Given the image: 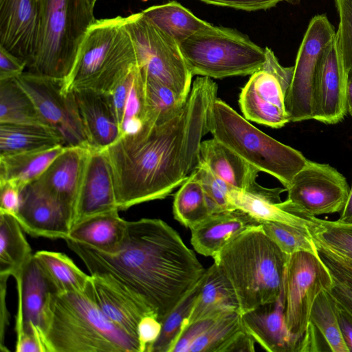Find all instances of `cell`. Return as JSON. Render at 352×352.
<instances>
[{
    "mask_svg": "<svg viewBox=\"0 0 352 352\" xmlns=\"http://www.w3.org/2000/svg\"><path fill=\"white\" fill-rule=\"evenodd\" d=\"M217 89L211 78L197 77L177 116L162 124L146 123L103 150L111 167L119 210L164 199L198 167Z\"/></svg>",
    "mask_w": 352,
    "mask_h": 352,
    "instance_id": "1",
    "label": "cell"
},
{
    "mask_svg": "<svg viewBox=\"0 0 352 352\" xmlns=\"http://www.w3.org/2000/svg\"><path fill=\"white\" fill-rule=\"evenodd\" d=\"M65 241L90 275L129 292L160 322L206 271L179 233L159 219L128 221L122 243L111 253L69 239Z\"/></svg>",
    "mask_w": 352,
    "mask_h": 352,
    "instance_id": "2",
    "label": "cell"
},
{
    "mask_svg": "<svg viewBox=\"0 0 352 352\" xmlns=\"http://www.w3.org/2000/svg\"><path fill=\"white\" fill-rule=\"evenodd\" d=\"M289 256L260 224L233 238L212 258L234 289L243 314L280 296Z\"/></svg>",
    "mask_w": 352,
    "mask_h": 352,
    "instance_id": "3",
    "label": "cell"
},
{
    "mask_svg": "<svg viewBox=\"0 0 352 352\" xmlns=\"http://www.w3.org/2000/svg\"><path fill=\"white\" fill-rule=\"evenodd\" d=\"M43 335L45 352H140L138 340L108 320L85 292L50 294Z\"/></svg>",
    "mask_w": 352,
    "mask_h": 352,
    "instance_id": "4",
    "label": "cell"
},
{
    "mask_svg": "<svg viewBox=\"0 0 352 352\" xmlns=\"http://www.w3.org/2000/svg\"><path fill=\"white\" fill-rule=\"evenodd\" d=\"M136 65V50L126 16L96 19L63 80L64 88L67 91L91 89L109 94Z\"/></svg>",
    "mask_w": 352,
    "mask_h": 352,
    "instance_id": "5",
    "label": "cell"
},
{
    "mask_svg": "<svg viewBox=\"0 0 352 352\" xmlns=\"http://www.w3.org/2000/svg\"><path fill=\"white\" fill-rule=\"evenodd\" d=\"M212 138L250 165L276 177L286 189L307 160L300 151L262 132L217 98L209 114Z\"/></svg>",
    "mask_w": 352,
    "mask_h": 352,
    "instance_id": "6",
    "label": "cell"
},
{
    "mask_svg": "<svg viewBox=\"0 0 352 352\" xmlns=\"http://www.w3.org/2000/svg\"><path fill=\"white\" fill-rule=\"evenodd\" d=\"M95 20L89 0H43L38 46L25 72L65 80L88 28Z\"/></svg>",
    "mask_w": 352,
    "mask_h": 352,
    "instance_id": "7",
    "label": "cell"
},
{
    "mask_svg": "<svg viewBox=\"0 0 352 352\" xmlns=\"http://www.w3.org/2000/svg\"><path fill=\"white\" fill-rule=\"evenodd\" d=\"M179 46L192 76L210 78L251 75L266 59L265 49L245 35L214 25L190 36Z\"/></svg>",
    "mask_w": 352,
    "mask_h": 352,
    "instance_id": "8",
    "label": "cell"
},
{
    "mask_svg": "<svg viewBox=\"0 0 352 352\" xmlns=\"http://www.w3.org/2000/svg\"><path fill=\"white\" fill-rule=\"evenodd\" d=\"M126 22L135 44L138 65L145 78L166 85L186 99L192 74L179 44L142 12L126 16Z\"/></svg>",
    "mask_w": 352,
    "mask_h": 352,
    "instance_id": "9",
    "label": "cell"
},
{
    "mask_svg": "<svg viewBox=\"0 0 352 352\" xmlns=\"http://www.w3.org/2000/svg\"><path fill=\"white\" fill-rule=\"evenodd\" d=\"M333 283L318 252L302 251L289 256L284 277L285 315L289 329L300 338L301 345L316 298Z\"/></svg>",
    "mask_w": 352,
    "mask_h": 352,
    "instance_id": "10",
    "label": "cell"
},
{
    "mask_svg": "<svg viewBox=\"0 0 352 352\" xmlns=\"http://www.w3.org/2000/svg\"><path fill=\"white\" fill-rule=\"evenodd\" d=\"M265 49V61L251 74L241 89L239 102L248 120L280 129L290 122L285 101L294 66L283 67L271 49Z\"/></svg>",
    "mask_w": 352,
    "mask_h": 352,
    "instance_id": "11",
    "label": "cell"
},
{
    "mask_svg": "<svg viewBox=\"0 0 352 352\" xmlns=\"http://www.w3.org/2000/svg\"><path fill=\"white\" fill-rule=\"evenodd\" d=\"M350 190L344 176L328 164L307 160L287 188L285 210L303 217L340 213Z\"/></svg>",
    "mask_w": 352,
    "mask_h": 352,
    "instance_id": "12",
    "label": "cell"
},
{
    "mask_svg": "<svg viewBox=\"0 0 352 352\" xmlns=\"http://www.w3.org/2000/svg\"><path fill=\"white\" fill-rule=\"evenodd\" d=\"M336 32L324 14L314 16L299 47L291 84L285 97L290 122L313 119L316 79L323 54Z\"/></svg>",
    "mask_w": 352,
    "mask_h": 352,
    "instance_id": "13",
    "label": "cell"
},
{
    "mask_svg": "<svg viewBox=\"0 0 352 352\" xmlns=\"http://www.w3.org/2000/svg\"><path fill=\"white\" fill-rule=\"evenodd\" d=\"M15 79L45 124L61 136L65 146L91 148L74 95L65 89L63 80L25 72Z\"/></svg>",
    "mask_w": 352,
    "mask_h": 352,
    "instance_id": "14",
    "label": "cell"
},
{
    "mask_svg": "<svg viewBox=\"0 0 352 352\" xmlns=\"http://www.w3.org/2000/svg\"><path fill=\"white\" fill-rule=\"evenodd\" d=\"M43 19V0H0V46L26 67L36 54Z\"/></svg>",
    "mask_w": 352,
    "mask_h": 352,
    "instance_id": "15",
    "label": "cell"
},
{
    "mask_svg": "<svg viewBox=\"0 0 352 352\" xmlns=\"http://www.w3.org/2000/svg\"><path fill=\"white\" fill-rule=\"evenodd\" d=\"M346 69L336 35L327 47L318 71L313 119L326 124L341 122L347 113Z\"/></svg>",
    "mask_w": 352,
    "mask_h": 352,
    "instance_id": "16",
    "label": "cell"
},
{
    "mask_svg": "<svg viewBox=\"0 0 352 352\" xmlns=\"http://www.w3.org/2000/svg\"><path fill=\"white\" fill-rule=\"evenodd\" d=\"M15 217L23 230L34 236L66 239L72 226L68 211L32 183L22 190Z\"/></svg>",
    "mask_w": 352,
    "mask_h": 352,
    "instance_id": "17",
    "label": "cell"
},
{
    "mask_svg": "<svg viewBox=\"0 0 352 352\" xmlns=\"http://www.w3.org/2000/svg\"><path fill=\"white\" fill-rule=\"evenodd\" d=\"M114 210L119 209L111 165L104 151L91 149L79 190L72 226L92 216Z\"/></svg>",
    "mask_w": 352,
    "mask_h": 352,
    "instance_id": "18",
    "label": "cell"
},
{
    "mask_svg": "<svg viewBox=\"0 0 352 352\" xmlns=\"http://www.w3.org/2000/svg\"><path fill=\"white\" fill-rule=\"evenodd\" d=\"M91 150L80 146L67 147L45 171L32 182L37 188L59 202L72 217V222Z\"/></svg>",
    "mask_w": 352,
    "mask_h": 352,
    "instance_id": "19",
    "label": "cell"
},
{
    "mask_svg": "<svg viewBox=\"0 0 352 352\" xmlns=\"http://www.w3.org/2000/svg\"><path fill=\"white\" fill-rule=\"evenodd\" d=\"M201 162L232 188L264 197H280L285 188H268L256 179L259 172L231 149L212 138L201 142Z\"/></svg>",
    "mask_w": 352,
    "mask_h": 352,
    "instance_id": "20",
    "label": "cell"
},
{
    "mask_svg": "<svg viewBox=\"0 0 352 352\" xmlns=\"http://www.w3.org/2000/svg\"><path fill=\"white\" fill-rule=\"evenodd\" d=\"M16 280L18 291L16 334L27 332L35 335L45 345L43 322L49 295L55 292L34 255Z\"/></svg>",
    "mask_w": 352,
    "mask_h": 352,
    "instance_id": "21",
    "label": "cell"
},
{
    "mask_svg": "<svg viewBox=\"0 0 352 352\" xmlns=\"http://www.w3.org/2000/svg\"><path fill=\"white\" fill-rule=\"evenodd\" d=\"M243 325L256 342L269 352H300L301 340L288 328L284 290L276 300L241 314Z\"/></svg>",
    "mask_w": 352,
    "mask_h": 352,
    "instance_id": "22",
    "label": "cell"
},
{
    "mask_svg": "<svg viewBox=\"0 0 352 352\" xmlns=\"http://www.w3.org/2000/svg\"><path fill=\"white\" fill-rule=\"evenodd\" d=\"M85 292L108 320L138 342L139 322L144 316L153 314L148 307L113 282L99 276L91 275Z\"/></svg>",
    "mask_w": 352,
    "mask_h": 352,
    "instance_id": "23",
    "label": "cell"
},
{
    "mask_svg": "<svg viewBox=\"0 0 352 352\" xmlns=\"http://www.w3.org/2000/svg\"><path fill=\"white\" fill-rule=\"evenodd\" d=\"M72 92L91 148L104 150L120 136L109 94L91 89Z\"/></svg>",
    "mask_w": 352,
    "mask_h": 352,
    "instance_id": "24",
    "label": "cell"
},
{
    "mask_svg": "<svg viewBox=\"0 0 352 352\" xmlns=\"http://www.w3.org/2000/svg\"><path fill=\"white\" fill-rule=\"evenodd\" d=\"M261 223L239 210L213 213L191 230V244L197 252L214 256L233 238Z\"/></svg>",
    "mask_w": 352,
    "mask_h": 352,
    "instance_id": "25",
    "label": "cell"
},
{
    "mask_svg": "<svg viewBox=\"0 0 352 352\" xmlns=\"http://www.w3.org/2000/svg\"><path fill=\"white\" fill-rule=\"evenodd\" d=\"M234 311H239L234 290L226 277L213 263L206 269L200 292L182 328L201 319Z\"/></svg>",
    "mask_w": 352,
    "mask_h": 352,
    "instance_id": "26",
    "label": "cell"
},
{
    "mask_svg": "<svg viewBox=\"0 0 352 352\" xmlns=\"http://www.w3.org/2000/svg\"><path fill=\"white\" fill-rule=\"evenodd\" d=\"M127 225L128 221L119 216L118 210H114L92 216L74 225L67 239L111 253L122 243Z\"/></svg>",
    "mask_w": 352,
    "mask_h": 352,
    "instance_id": "27",
    "label": "cell"
},
{
    "mask_svg": "<svg viewBox=\"0 0 352 352\" xmlns=\"http://www.w3.org/2000/svg\"><path fill=\"white\" fill-rule=\"evenodd\" d=\"M228 199L233 210H241L260 223L278 222L301 229H308L315 223L311 217H303L283 208L280 197L260 196L231 187Z\"/></svg>",
    "mask_w": 352,
    "mask_h": 352,
    "instance_id": "28",
    "label": "cell"
},
{
    "mask_svg": "<svg viewBox=\"0 0 352 352\" xmlns=\"http://www.w3.org/2000/svg\"><path fill=\"white\" fill-rule=\"evenodd\" d=\"M67 146L0 155V184L9 183L21 191L36 180Z\"/></svg>",
    "mask_w": 352,
    "mask_h": 352,
    "instance_id": "29",
    "label": "cell"
},
{
    "mask_svg": "<svg viewBox=\"0 0 352 352\" xmlns=\"http://www.w3.org/2000/svg\"><path fill=\"white\" fill-rule=\"evenodd\" d=\"M59 145L65 146L61 136L48 126L0 123V155L41 151Z\"/></svg>",
    "mask_w": 352,
    "mask_h": 352,
    "instance_id": "30",
    "label": "cell"
},
{
    "mask_svg": "<svg viewBox=\"0 0 352 352\" xmlns=\"http://www.w3.org/2000/svg\"><path fill=\"white\" fill-rule=\"evenodd\" d=\"M15 216L0 213V275L16 279L34 254Z\"/></svg>",
    "mask_w": 352,
    "mask_h": 352,
    "instance_id": "31",
    "label": "cell"
},
{
    "mask_svg": "<svg viewBox=\"0 0 352 352\" xmlns=\"http://www.w3.org/2000/svg\"><path fill=\"white\" fill-rule=\"evenodd\" d=\"M142 12L178 44L190 36L213 26L175 1L149 7Z\"/></svg>",
    "mask_w": 352,
    "mask_h": 352,
    "instance_id": "32",
    "label": "cell"
},
{
    "mask_svg": "<svg viewBox=\"0 0 352 352\" xmlns=\"http://www.w3.org/2000/svg\"><path fill=\"white\" fill-rule=\"evenodd\" d=\"M34 256L41 266L54 292L58 294L85 292L91 280L67 255L41 250Z\"/></svg>",
    "mask_w": 352,
    "mask_h": 352,
    "instance_id": "33",
    "label": "cell"
},
{
    "mask_svg": "<svg viewBox=\"0 0 352 352\" xmlns=\"http://www.w3.org/2000/svg\"><path fill=\"white\" fill-rule=\"evenodd\" d=\"M173 212L177 221L190 229L212 214L204 190L193 172L175 193Z\"/></svg>",
    "mask_w": 352,
    "mask_h": 352,
    "instance_id": "34",
    "label": "cell"
},
{
    "mask_svg": "<svg viewBox=\"0 0 352 352\" xmlns=\"http://www.w3.org/2000/svg\"><path fill=\"white\" fill-rule=\"evenodd\" d=\"M0 123L47 126L15 78L0 81Z\"/></svg>",
    "mask_w": 352,
    "mask_h": 352,
    "instance_id": "35",
    "label": "cell"
},
{
    "mask_svg": "<svg viewBox=\"0 0 352 352\" xmlns=\"http://www.w3.org/2000/svg\"><path fill=\"white\" fill-rule=\"evenodd\" d=\"M309 324L318 331L333 352H349L341 333L334 302L327 290L322 291L316 298L310 314Z\"/></svg>",
    "mask_w": 352,
    "mask_h": 352,
    "instance_id": "36",
    "label": "cell"
},
{
    "mask_svg": "<svg viewBox=\"0 0 352 352\" xmlns=\"http://www.w3.org/2000/svg\"><path fill=\"white\" fill-rule=\"evenodd\" d=\"M144 78L149 121L155 124H162L177 116L187 98H184L163 83L146 78L144 76Z\"/></svg>",
    "mask_w": 352,
    "mask_h": 352,
    "instance_id": "37",
    "label": "cell"
},
{
    "mask_svg": "<svg viewBox=\"0 0 352 352\" xmlns=\"http://www.w3.org/2000/svg\"><path fill=\"white\" fill-rule=\"evenodd\" d=\"M204 275L161 321L162 329L160 336L153 345L150 352L170 351L184 322L192 311L195 302L201 290Z\"/></svg>",
    "mask_w": 352,
    "mask_h": 352,
    "instance_id": "38",
    "label": "cell"
},
{
    "mask_svg": "<svg viewBox=\"0 0 352 352\" xmlns=\"http://www.w3.org/2000/svg\"><path fill=\"white\" fill-rule=\"evenodd\" d=\"M315 223L308 228L313 239L352 261V223L311 217Z\"/></svg>",
    "mask_w": 352,
    "mask_h": 352,
    "instance_id": "39",
    "label": "cell"
},
{
    "mask_svg": "<svg viewBox=\"0 0 352 352\" xmlns=\"http://www.w3.org/2000/svg\"><path fill=\"white\" fill-rule=\"evenodd\" d=\"M243 328L239 311L223 313L192 344L188 352H219L222 346Z\"/></svg>",
    "mask_w": 352,
    "mask_h": 352,
    "instance_id": "40",
    "label": "cell"
},
{
    "mask_svg": "<svg viewBox=\"0 0 352 352\" xmlns=\"http://www.w3.org/2000/svg\"><path fill=\"white\" fill-rule=\"evenodd\" d=\"M261 225L264 232L287 255L302 251L318 252L308 229L271 221H261Z\"/></svg>",
    "mask_w": 352,
    "mask_h": 352,
    "instance_id": "41",
    "label": "cell"
},
{
    "mask_svg": "<svg viewBox=\"0 0 352 352\" xmlns=\"http://www.w3.org/2000/svg\"><path fill=\"white\" fill-rule=\"evenodd\" d=\"M193 173L204 190L212 214L233 210L228 199L231 186L215 176L201 162Z\"/></svg>",
    "mask_w": 352,
    "mask_h": 352,
    "instance_id": "42",
    "label": "cell"
},
{
    "mask_svg": "<svg viewBox=\"0 0 352 352\" xmlns=\"http://www.w3.org/2000/svg\"><path fill=\"white\" fill-rule=\"evenodd\" d=\"M339 16L336 33L346 69H352V0H335Z\"/></svg>",
    "mask_w": 352,
    "mask_h": 352,
    "instance_id": "43",
    "label": "cell"
},
{
    "mask_svg": "<svg viewBox=\"0 0 352 352\" xmlns=\"http://www.w3.org/2000/svg\"><path fill=\"white\" fill-rule=\"evenodd\" d=\"M313 240L319 257L331 276L352 286V261L329 250L314 239Z\"/></svg>",
    "mask_w": 352,
    "mask_h": 352,
    "instance_id": "44",
    "label": "cell"
},
{
    "mask_svg": "<svg viewBox=\"0 0 352 352\" xmlns=\"http://www.w3.org/2000/svg\"><path fill=\"white\" fill-rule=\"evenodd\" d=\"M162 323L153 314L142 318L138 326V340L140 352H150L160 336Z\"/></svg>",
    "mask_w": 352,
    "mask_h": 352,
    "instance_id": "45",
    "label": "cell"
},
{
    "mask_svg": "<svg viewBox=\"0 0 352 352\" xmlns=\"http://www.w3.org/2000/svg\"><path fill=\"white\" fill-rule=\"evenodd\" d=\"M25 68V63L0 46V81L16 78Z\"/></svg>",
    "mask_w": 352,
    "mask_h": 352,
    "instance_id": "46",
    "label": "cell"
},
{
    "mask_svg": "<svg viewBox=\"0 0 352 352\" xmlns=\"http://www.w3.org/2000/svg\"><path fill=\"white\" fill-rule=\"evenodd\" d=\"M0 213L15 216L21 201V191L9 183L0 184Z\"/></svg>",
    "mask_w": 352,
    "mask_h": 352,
    "instance_id": "47",
    "label": "cell"
},
{
    "mask_svg": "<svg viewBox=\"0 0 352 352\" xmlns=\"http://www.w3.org/2000/svg\"><path fill=\"white\" fill-rule=\"evenodd\" d=\"M208 4L230 7L246 11L267 10L283 0H200Z\"/></svg>",
    "mask_w": 352,
    "mask_h": 352,
    "instance_id": "48",
    "label": "cell"
},
{
    "mask_svg": "<svg viewBox=\"0 0 352 352\" xmlns=\"http://www.w3.org/2000/svg\"><path fill=\"white\" fill-rule=\"evenodd\" d=\"M333 279V285L327 292L333 301L352 318V286L334 277Z\"/></svg>",
    "mask_w": 352,
    "mask_h": 352,
    "instance_id": "49",
    "label": "cell"
},
{
    "mask_svg": "<svg viewBox=\"0 0 352 352\" xmlns=\"http://www.w3.org/2000/svg\"><path fill=\"white\" fill-rule=\"evenodd\" d=\"M256 341L243 328L234 333L221 348L219 352L254 351Z\"/></svg>",
    "mask_w": 352,
    "mask_h": 352,
    "instance_id": "50",
    "label": "cell"
},
{
    "mask_svg": "<svg viewBox=\"0 0 352 352\" xmlns=\"http://www.w3.org/2000/svg\"><path fill=\"white\" fill-rule=\"evenodd\" d=\"M334 305L339 327L344 341L349 349V352H352V318L335 302Z\"/></svg>",
    "mask_w": 352,
    "mask_h": 352,
    "instance_id": "51",
    "label": "cell"
},
{
    "mask_svg": "<svg viewBox=\"0 0 352 352\" xmlns=\"http://www.w3.org/2000/svg\"><path fill=\"white\" fill-rule=\"evenodd\" d=\"M16 352H44L39 339L34 334L21 332L16 334Z\"/></svg>",
    "mask_w": 352,
    "mask_h": 352,
    "instance_id": "52",
    "label": "cell"
},
{
    "mask_svg": "<svg viewBox=\"0 0 352 352\" xmlns=\"http://www.w3.org/2000/svg\"><path fill=\"white\" fill-rule=\"evenodd\" d=\"M337 221L344 223H352V186L350 188L346 204Z\"/></svg>",
    "mask_w": 352,
    "mask_h": 352,
    "instance_id": "53",
    "label": "cell"
},
{
    "mask_svg": "<svg viewBox=\"0 0 352 352\" xmlns=\"http://www.w3.org/2000/svg\"><path fill=\"white\" fill-rule=\"evenodd\" d=\"M347 113L352 116V69L348 71L346 85Z\"/></svg>",
    "mask_w": 352,
    "mask_h": 352,
    "instance_id": "54",
    "label": "cell"
},
{
    "mask_svg": "<svg viewBox=\"0 0 352 352\" xmlns=\"http://www.w3.org/2000/svg\"><path fill=\"white\" fill-rule=\"evenodd\" d=\"M292 5H298L300 0H283Z\"/></svg>",
    "mask_w": 352,
    "mask_h": 352,
    "instance_id": "55",
    "label": "cell"
},
{
    "mask_svg": "<svg viewBox=\"0 0 352 352\" xmlns=\"http://www.w3.org/2000/svg\"><path fill=\"white\" fill-rule=\"evenodd\" d=\"M89 1L90 3L91 7L94 9V7H95L97 0H89Z\"/></svg>",
    "mask_w": 352,
    "mask_h": 352,
    "instance_id": "56",
    "label": "cell"
},
{
    "mask_svg": "<svg viewBox=\"0 0 352 352\" xmlns=\"http://www.w3.org/2000/svg\"><path fill=\"white\" fill-rule=\"evenodd\" d=\"M142 1H148V0H142Z\"/></svg>",
    "mask_w": 352,
    "mask_h": 352,
    "instance_id": "57",
    "label": "cell"
}]
</instances>
